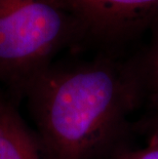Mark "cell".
<instances>
[{
  "mask_svg": "<svg viewBox=\"0 0 158 159\" xmlns=\"http://www.w3.org/2000/svg\"><path fill=\"white\" fill-rule=\"evenodd\" d=\"M43 159H97L145 100L132 61L99 56L52 63L23 91Z\"/></svg>",
  "mask_w": 158,
  "mask_h": 159,
  "instance_id": "1",
  "label": "cell"
},
{
  "mask_svg": "<svg viewBox=\"0 0 158 159\" xmlns=\"http://www.w3.org/2000/svg\"><path fill=\"white\" fill-rule=\"evenodd\" d=\"M85 39L60 0H0V82L13 100L58 53Z\"/></svg>",
  "mask_w": 158,
  "mask_h": 159,
  "instance_id": "2",
  "label": "cell"
},
{
  "mask_svg": "<svg viewBox=\"0 0 158 159\" xmlns=\"http://www.w3.org/2000/svg\"><path fill=\"white\" fill-rule=\"evenodd\" d=\"M81 24L86 38L108 43L158 29V0H60Z\"/></svg>",
  "mask_w": 158,
  "mask_h": 159,
  "instance_id": "3",
  "label": "cell"
},
{
  "mask_svg": "<svg viewBox=\"0 0 158 159\" xmlns=\"http://www.w3.org/2000/svg\"><path fill=\"white\" fill-rule=\"evenodd\" d=\"M0 159H43L34 133L12 98L0 89Z\"/></svg>",
  "mask_w": 158,
  "mask_h": 159,
  "instance_id": "4",
  "label": "cell"
},
{
  "mask_svg": "<svg viewBox=\"0 0 158 159\" xmlns=\"http://www.w3.org/2000/svg\"><path fill=\"white\" fill-rule=\"evenodd\" d=\"M130 61L145 99L158 96V29L153 32V38L145 52Z\"/></svg>",
  "mask_w": 158,
  "mask_h": 159,
  "instance_id": "5",
  "label": "cell"
},
{
  "mask_svg": "<svg viewBox=\"0 0 158 159\" xmlns=\"http://www.w3.org/2000/svg\"><path fill=\"white\" fill-rule=\"evenodd\" d=\"M115 159H158V133L150 134V140L146 146L123 152Z\"/></svg>",
  "mask_w": 158,
  "mask_h": 159,
  "instance_id": "6",
  "label": "cell"
},
{
  "mask_svg": "<svg viewBox=\"0 0 158 159\" xmlns=\"http://www.w3.org/2000/svg\"><path fill=\"white\" fill-rule=\"evenodd\" d=\"M148 102L150 104V115L145 127L149 134H152L158 133V96L149 98Z\"/></svg>",
  "mask_w": 158,
  "mask_h": 159,
  "instance_id": "7",
  "label": "cell"
}]
</instances>
